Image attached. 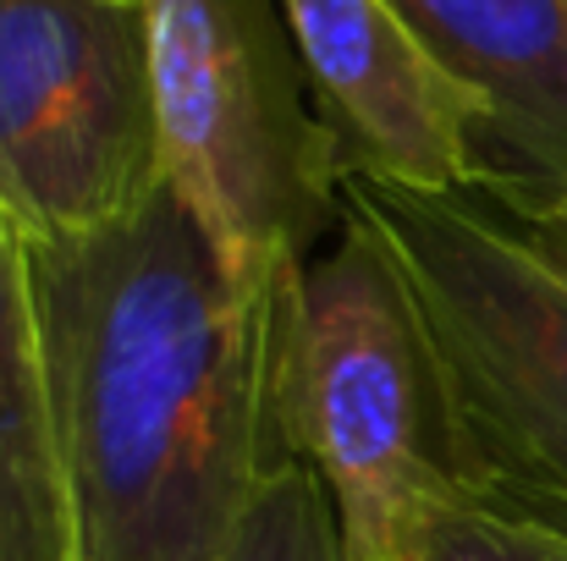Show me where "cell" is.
<instances>
[{
	"instance_id": "1",
	"label": "cell",
	"mask_w": 567,
	"mask_h": 561,
	"mask_svg": "<svg viewBox=\"0 0 567 561\" xmlns=\"http://www.w3.org/2000/svg\"><path fill=\"white\" fill-rule=\"evenodd\" d=\"M78 561H226L276 468L287 281L237 276L161 183L127 220L28 242Z\"/></svg>"
},
{
	"instance_id": "2",
	"label": "cell",
	"mask_w": 567,
	"mask_h": 561,
	"mask_svg": "<svg viewBox=\"0 0 567 561\" xmlns=\"http://www.w3.org/2000/svg\"><path fill=\"white\" fill-rule=\"evenodd\" d=\"M276 429L281 451L326 479L348 561H396L424 507L480 501L408 281L348 204L281 287Z\"/></svg>"
},
{
	"instance_id": "3",
	"label": "cell",
	"mask_w": 567,
	"mask_h": 561,
	"mask_svg": "<svg viewBox=\"0 0 567 561\" xmlns=\"http://www.w3.org/2000/svg\"><path fill=\"white\" fill-rule=\"evenodd\" d=\"M396 259L485 507L567 529V276L474 193L342 172Z\"/></svg>"
},
{
	"instance_id": "4",
	"label": "cell",
	"mask_w": 567,
	"mask_h": 561,
	"mask_svg": "<svg viewBox=\"0 0 567 561\" xmlns=\"http://www.w3.org/2000/svg\"><path fill=\"white\" fill-rule=\"evenodd\" d=\"M161 177L248 281H287L342 220V149L281 0H144Z\"/></svg>"
},
{
	"instance_id": "5",
	"label": "cell",
	"mask_w": 567,
	"mask_h": 561,
	"mask_svg": "<svg viewBox=\"0 0 567 561\" xmlns=\"http://www.w3.org/2000/svg\"><path fill=\"white\" fill-rule=\"evenodd\" d=\"M161 183L144 0H0V215L89 237Z\"/></svg>"
},
{
	"instance_id": "6",
	"label": "cell",
	"mask_w": 567,
	"mask_h": 561,
	"mask_svg": "<svg viewBox=\"0 0 567 561\" xmlns=\"http://www.w3.org/2000/svg\"><path fill=\"white\" fill-rule=\"evenodd\" d=\"M342 166L419 193L491 187V111L391 0H281Z\"/></svg>"
},
{
	"instance_id": "7",
	"label": "cell",
	"mask_w": 567,
	"mask_h": 561,
	"mask_svg": "<svg viewBox=\"0 0 567 561\" xmlns=\"http://www.w3.org/2000/svg\"><path fill=\"white\" fill-rule=\"evenodd\" d=\"M391 6L491 111V187L567 183V0Z\"/></svg>"
},
{
	"instance_id": "8",
	"label": "cell",
	"mask_w": 567,
	"mask_h": 561,
	"mask_svg": "<svg viewBox=\"0 0 567 561\" xmlns=\"http://www.w3.org/2000/svg\"><path fill=\"white\" fill-rule=\"evenodd\" d=\"M0 561H78L28 237L0 215Z\"/></svg>"
},
{
	"instance_id": "9",
	"label": "cell",
	"mask_w": 567,
	"mask_h": 561,
	"mask_svg": "<svg viewBox=\"0 0 567 561\" xmlns=\"http://www.w3.org/2000/svg\"><path fill=\"white\" fill-rule=\"evenodd\" d=\"M226 561H348L337 501L303 457H276Z\"/></svg>"
},
{
	"instance_id": "10",
	"label": "cell",
	"mask_w": 567,
	"mask_h": 561,
	"mask_svg": "<svg viewBox=\"0 0 567 561\" xmlns=\"http://www.w3.org/2000/svg\"><path fill=\"white\" fill-rule=\"evenodd\" d=\"M396 561H567V529L485 501H435L408 523Z\"/></svg>"
},
{
	"instance_id": "11",
	"label": "cell",
	"mask_w": 567,
	"mask_h": 561,
	"mask_svg": "<svg viewBox=\"0 0 567 561\" xmlns=\"http://www.w3.org/2000/svg\"><path fill=\"white\" fill-rule=\"evenodd\" d=\"M485 198L518 226V237L540 259H551L567 276V183H513L491 187Z\"/></svg>"
}]
</instances>
